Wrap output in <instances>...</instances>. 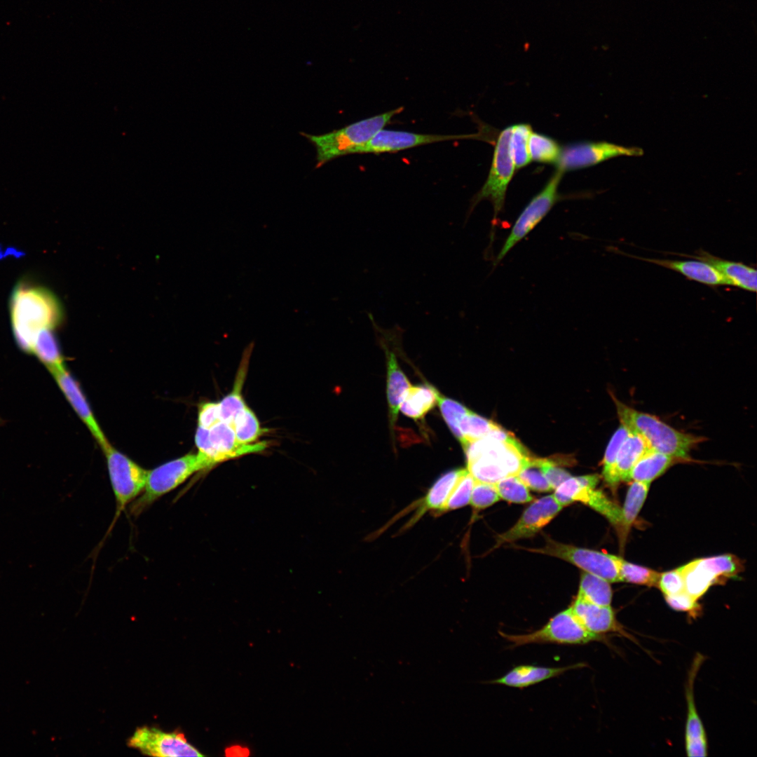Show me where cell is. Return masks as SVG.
I'll return each mask as SVG.
<instances>
[{
	"label": "cell",
	"mask_w": 757,
	"mask_h": 757,
	"mask_svg": "<svg viewBox=\"0 0 757 757\" xmlns=\"http://www.w3.org/2000/svg\"><path fill=\"white\" fill-rule=\"evenodd\" d=\"M626 255L676 271L690 280L710 287L730 285L726 278L714 266L701 260L661 259L639 257L631 254Z\"/></svg>",
	"instance_id": "d6986e66"
},
{
	"label": "cell",
	"mask_w": 757,
	"mask_h": 757,
	"mask_svg": "<svg viewBox=\"0 0 757 757\" xmlns=\"http://www.w3.org/2000/svg\"><path fill=\"white\" fill-rule=\"evenodd\" d=\"M517 475L528 488L534 491L548 492L553 490L540 469L538 458L529 456Z\"/></svg>",
	"instance_id": "ab89813d"
},
{
	"label": "cell",
	"mask_w": 757,
	"mask_h": 757,
	"mask_svg": "<svg viewBox=\"0 0 757 757\" xmlns=\"http://www.w3.org/2000/svg\"><path fill=\"white\" fill-rule=\"evenodd\" d=\"M498 633L514 647L532 643L583 645L605 639L588 632L570 607L556 614L543 627L534 632L524 634H509L501 631Z\"/></svg>",
	"instance_id": "52a82bcc"
},
{
	"label": "cell",
	"mask_w": 757,
	"mask_h": 757,
	"mask_svg": "<svg viewBox=\"0 0 757 757\" xmlns=\"http://www.w3.org/2000/svg\"><path fill=\"white\" fill-rule=\"evenodd\" d=\"M664 597L667 604L675 611L687 612L693 617H695L700 611L697 600L685 591Z\"/></svg>",
	"instance_id": "f6af8a7d"
},
{
	"label": "cell",
	"mask_w": 757,
	"mask_h": 757,
	"mask_svg": "<svg viewBox=\"0 0 757 757\" xmlns=\"http://www.w3.org/2000/svg\"><path fill=\"white\" fill-rule=\"evenodd\" d=\"M657 587L664 596L683 592L684 582L680 568L660 573Z\"/></svg>",
	"instance_id": "ee69618b"
},
{
	"label": "cell",
	"mask_w": 757,
	"mask_h": 757,
	"mask_svg": "<svg viewBox=\"0 0 757 757\" xmlns=\"http://www.w3.org/2000/svg\"><path fill=\"white\" fill-rule=\"evenodd\" d=\"M384 350L387 362L388 418L393 430L397 419L400 403L411 384L400 368L394 353L386 346H384Z\"/></svg>",
	"instance_id": "603a6c76"
},
{
	"label": "cell",
	"mask_w": 757,
	"mask_h": 757,
	"mask_svg": "<svg viewBox=\"0 0 757 757\" xmlns=\"http://www.w3.org/2000/svg\"><path fill=\"white\" fill-rule=\"evenodd\" d=\"M683 578L684 591L698 600L716 580V578L702 563L694 560L679 568Z\"/></svg>",
	"instance_id": "83f0119b"
},
{
	"label": "cell",
	"mask_w": 757,
	"mask_h": 757,
	"mask_svg": "<svg viewBox=\"0 0 757 757\" xmlns=\"http://www.w3.org/2000/svg\"><path fill=\"white\" fill-rule=\"evenodd\" d=\"M649 449L650 448L641 436L630 431L622 444L615 461V475L618 483L628 482L631 470Z\"/></svg>",
	"instance_id": "4316f807"
},
{
	"label": "cell",
	"mask_w": 757,
	"mask_h": 757,
	"mask_svg": "<svg viewBox=\"0 0 757 757\" xmlns=\"http://www.w3.org/2000/svg\"><path fill=\"white\" fill-rule=\"evenodd\" d=\"M500 499L494 484L475 481L470 500V504L474 509L477 510L484 509Z\"/></svg>",
	"instance_id": "7bdbcfd3"
},
{
	"label": "cell",
	"mask_w": 757,
	"mask_h": 757,
	"mask_svg": "<svg viewBox=\"0 0 757 757\" xmlns=\"http://www.w3.org/2000/svg\"><path fill=\"white\" fill-rule=\"evenodd\" d=\"M701 560L716 579L720 577H734L741 568L739 561L732 554L718 555Z\"/></svg>",
	"instance_id": "b9f144b4"
},
{
	"label": "cell",
	"mask_w": 757,
	"mask_h": 757,
	"mask_svg": "<svg viewBox=\"0 0 757 757\" xmlns=\"http://www.w3.org/2000/svg\"><path fill=\"white\" fill-rule=\"evenodd\" d=\"M463 449L468 471L475 481L489 484L517 475L529 457L517 440L501 442L488 436L470 442Z\"/></svg>",
	"instance_id": "3957f363"
},
{
	"label": "cell",
	"mask_w": 757,
	"mask_h": 757,
	"mask_svg": "<svg viewBox=\"0 0 757 757\" xmlns=\"http://www.w3.org/2000/svg\"><path fill=\"white\" fill-rule=\"evenodd\" d=\"M599 476L596 474L571 476L555 489L553 494L563 507L578 501L604 516L614 526L622 528V510L596 486Z\"/></svg>",
	"instance_id": "30bf717a"
},
{
	"label": "cell",
	"mask_w": 757,
	"mask_h": 757,
	"mask_svg": "<svg viewBox=\"0 0 757 757\" xmlns=\"http://www.w3.org/2000/svg\"><path fill=\"white\" fill-rule=\"evenodd\" d=\"M643 151L638 147H625L606 142H586L573 144L561 151L557 162L562 171L580 169L620 156H641Z\"/></svg>",
	"instance_id": "5bb4252c"
},
{
	"label": "cell",
	"mask_w": 757,
	"mask_h": 757,
	"mask_svg": "<svg viewBox=\"0 0 757 757\" xmlns=\"http://www.w3.org/2000/svg\"><path fill=\"white\" fill-rule=\"evenodd\" d=\"M511 135L512 126L503 130L498 135L487 179L472 198L468 212L470 214L481 200H489L494 210L493 224L503 209L507 188L515 169L510 147Z\"/></svg>",
	"instance_id": "ba28073f"
},
{
	"label": "cell",
	"mask_w": 757,
	"mask_h": 757,
	"mask_svg": "<svg viewBox=\"0 0 757 757\" xmlns=\"http://www.w3.org/2000/svg\"><path fill=\"white\" fill-rule=\"evenodd\" d=\"M585 666L586 664L584 663H578L561 667L519 665L514 667L500 678L489 681V683L523 688L557 677L566 671L582 668Z\"/></svg>",
	"instance_id": "7402d4cb"
},
{
	"label": "cell",
	"mask_w": 757,
	"mask_h": 757,
	"mask_svg": "<svg viewBox=\"0 0 757 757\" xmlns=\"http://www.w3.org/2000/svg\"><path fill=\"white\" fill-rule=\"evenodd\" d=\"M531 158L544 163H557L561 149L552 138L532 132L528 139Z\"/></svg>",
	"instance_id": "836d02e7"
},
{
	"label": "cell",
	"mask_w": 757,
	"mask_h": 757,
	"mask_svg": "<svg viewBox=\"0 0 757 757\" xmlns=\"http://www.w3.org/2000/svg\"><path fill=\"white\" fill-rule=\"evenodd\" d=\"M650 483L633 481L622 510V529L627 531L640 512L648 495Z\"/></svg>",
	"instance_id": "f546056e"
},
{
	"label": "cell",
	"mask_w": 757,
	"mask_h": 757,
	"mask_svg": "<svg viewBox=\"0 0 757 757\" xmlns=\"http://www.w3.org/2000/svg\"><path fill=\"white\" fill-rule=\"evenodd\" d=\"M472 135L422 134L407 131L381 129L355 154H383L437 142L468 138Z\"/></svg>",
	"instance_id": "9a60e30c"
},
{
	"label": "cell",
	"mask_w": 757,
	"mask_h": 757,
	"mask_svg": "<svg viewBox=\"0 0 757 757\" xmlns=\"http://www.w3.org/2000/svg\"><path fill=\"white\" fill-rule=\"evenodd\" d=\"M498 425L495 422L488 420L469 411L460 423V430L463 437V448L470 442L485 437L491 430Z\"/></svg>",
	"instance_id": "8d00e7d4"
},
{
	"label": "cell",
	"mask_w": 757,
	"mask_h": 757,
	"mask_svg": "<svg viewBox=\"0 0 757 757\" xmlns=\"http://www.w3.org/2000/svg\"><path fill=\"white\" fill-rule=\"evenodd\" d=\"M709 263L721 273L730 285L755 292L757 288V272L756 268L742 262L723 259L703 250L696 252V255H685Z\"/></svg>",
	"instance_id": "44dd1931"
},
{
	"label": "cell",
	"mask_w": 757,
	"mask_h": 757,
	"mask_svg": "<svg viewBox=\"0 0 757 757\" xmlns=\"http://www.w3.org/2000/svg\"><path fill=\"white\" fill-rule=\"evenodd\" d=\"M402 107L392 109L366 119L358 121L338 130L322 135L300 134L315 148L316 165L324 164L348 154H355L360 146L367 143L379 130L401 113Z\"/></svg>",
	"instance_id": "277c9868"
},
{
	"label": "cell",
	"mask_w": 757,
	"mask_h": 757,
	"mask_svg": "<svg viewBox=\"0 0 757 757\" xmlns=\"http://www.w3.org/2000/svg\"><path fill=\"white\" fill-rule=\"evenodd\" d=\"M532 132L531 125L526 123H519L512 126L510 147L516 168L524 167L531 161L528 150V139Z\"/></svg>",
	"instance_id": "d590c367"
},
{
	"label": "cell",
	"mask_w": 757,
	"mask_h": 757,
	"mask_svg": "<svg viewBox=\"0 0 757 757\" xmlns=\"http://www.w3.org/2000/svg\"><path fill=\"white\" fill-rule=\"evenodd\" d=\"M31 353L36 355L46 367L64 363L57 342L51 329H45L38 334Z\"/></svg>",
	"instance_id": "d6a6232c"
},
{
	"label": "cell",
	"mask_w": 757,
	"mask_h": 757,
	"mask_svg": "<svg viewBox=\"0 0 757 757\" xmlns=\"http://www.w3.org/2000/svg\"><path fill=\"white\" fill-rule=\"evenodd\" d=\"M203 467L198 454H187L147 471L143 491L132 503L130 512L138 515L156 500L176 489Z\"/></svg>",
	"instance_id": "5b68a950"
},
{
	"label": "cell",
	"mask_w": 757,
	"mask_h": 757,
	"mask_svg": "<svg viewBox=\"0 0 757 757\" xmlns=\"http://www.w3.org/2000/svg\"><path fill=\"white\" fill-rule=\"evenodd\" d=\"M612 556L617 566L620 581L657 587L660 573L641 566L631 564L621 557L615 555Z\"/></svg>",
	"instance_id": "1f68e13d"
},
{
	"label": "cell",
	"mask_w": 757,
	"mask_h": 757,
	"mask_svg": "<svg viewBox=\"0 0 757 757\" xmlns=\"http://www.w3.org/2000/svg\"><path fill=\"white\" fill-rule=\"evenodd\" d=\"M561 509L553 494L535 500L524 510L512 528L498 536L495 547L534 536L549 524Z\"/></svg>",
	"instance_id": "2e32d148"
},
{
	"label": "cell",
	"mask_w": 757,
	"mask_h": 757,
	"mask_svg": "<svg viewBox=\"0 0 757 757\" xmlns=\"http://www.w3.org/2000/svg\"><path fill=\"white\" fill-rule=\"evenodd\" d=\"M128 745L144 755L158 757L201 756L179 730L165 732L149 726L137 728Z\"/></svg>",
	"instance_id": "4fadbf2b"
},
{
	"label": "cell",
	"mask_w": 757,
	"mask_h": 757,
	"mask_svg": "<svg viewBox=\"0 0 757 757\" xmlns=\"http://www.w3.org/2000/svg\"><path fill=\"white\" fill-rule=\"evenodd\" d=\"M612 596L608 581L590 573H582L577 597L599 606H611Z\"/></svg>",
	"instance_id": "f1b7e54d"
},
{
	"label": "cell",
	"mask_w": 757,
	"mask_h": 757,
	"mask_svg": "<svg viewBox=\"0 0 757 757\" xmlns=\"http://www.w3.org/2000/svg\"><path fill=\"white\" fill-rule=\"evenodd\" d=\"M9 310L17 343L30 353L38 334L54 329L63 318L62 305L55 294L45 286L27 280H19L14 287Z\"/></svg>",
	"instance_id": "6da1fadb"
},
{
	"label": "cell",
	"mask_w": 757,
	"mask_h": 757,
	"mask_svg": "<svg viewBox=\"0 0 757 757\" xmlns=\"http://www.w3.org/2000/svg\"><path fill=\"white\" fill-rule=\"evenodd\" d=\"M702 660L703 657L702 655H697L695 657L686 687L688 713L685 732V744L694 742L707 741L704 725L696 709L693 693L695 679Z\"/></svg>",
	"instance_id": "d4e9b609"
},
{
	"label": "cell",
	"mask_w": 757,
	"mask_h": 757,
	"mask_svg": "<svg viewBox=\"0 0 757 757\" xmlns=\"http://www.w3.org/2000/svg\"><path fill=\"white\" fill-rule=\"evenodd\" d=\"M678 460L680 459L649 449L631 470L628 482L632 480L650 484Z\"/></svg>",
	"instance_id": "484cf974"
},
{
	"label": "cell",
	"mask_w": 757,
	"mask_h": 757,
	"mask_svg": "<svg viewBox=\"0 0 757 757\" xmlns=\"http://www.w3.org/2000/svg\"><path fill=\"white\" fill-rule=\"evenodd\" d=\"M250 755L247 747L240 745H232L225 749V756L228 757H247Z\"/></svg>",
	"instance_id": "7dc6e473"
},
{
	"label": "cell",
	"mask_w": 757,
	"mask_h": 757,
	"mask_svg": "<svg viewBox=\"0 0 757 757\" xmlns=\"http://www.w3.org/2000/svg\"><path fill=\"white\" fill-rule=\"evenodd\" d=\"M439 395L434 386L428 383L411 386L400 403V410L407 417L421 420L437 404Z\"/></svg>",
	"instance_id": "cb8c5ba5"
},
{
	"label": "cell",
	"mask_w": 757,
	"mask_h": 757,
	"mask_svg": "<svg viewBox=\"0 0 757 757\" xmlns=\"http://www.w3.org/2000/svg\"><path fill=\"white\" fill-rule=\"evenodd\" d=\"M528 550L559 558L609 582H620L612 554L561 543L550 538L544 547Z\"/></svg>",
	"instance_id": "7c38bea8"
},
{
	"label": "cell",
	"mask_w": 757,
	"mask_h": 757,
	"mask_svg": "<svg viewBox=\"0 0 757 757\" xmlns=\"http://www.w3.org/2000/svg\"><path fill=\"white\" fill-rule=\"evenodd\" d=\"M195 441L203 470L226 460L259 452L266 447V442L240 443L233 428L219 419L208 428L198 426Z\"/></svg>",
	"instance_id": "8992f818"
},
{
	"label": "cell",
	"mask_w": 757,
	"mask_h": 757,
	"mask_svg": "<svg viewBox=\"0 0 757 757\" xmlns=\"http://www.w3.org/2000/svg\"><path fill=\"white\" fill-rule=\"evenodd\" d=\"M630 430L620 424L611 438L603 459L602 476L606 483L613 489L618 485L615 475V464L619 449Z\"/></svg>",
	"instance_id": "4dcf8cb0"
},
{
	"label": "cell",
	"mask_w": 757,
	"mask_h": 757,
	"mask_svg": "<svg viewBox=\"0 0 757 757\" xmlns=\"http://www.w3.org/2000/svg\"><path fill=\"white\" fill-rule=\"evenodd\" d=\"M466 468H457L442 474L428 490L425 496L416 503V511L407 527L418 521L428 511L444 512V508L453 489Z\"/></svg>",
	"instance_id": "ffe728a7"
},
{
	"label": "cell",
	"mask_w": 757,
	"mask_h": 757,
	"mask_svg": "<svg viewBox=\"0 0 757 757\" xmlns=\"http://www.w3.org/2000/svg\"><path fill=\"white\" fill-rule=\"evenodd\" d=\"M233 427L238 441L243 444L254 443L265 432L248 407L237 415Z\"/></svg>",
	"instance_id": "e575fe53"
},
{
	"label": "cell",
	"mask_w": 757,
	"mask_h": 757,
	"mask_svg": "<svg viewBox=\"0 0 757 757\" xmlns=\"http://www.w3.org/2000/svg\"><path fill=\"white\" fill-rule=\"evenodd\" d=\"M570 608L581 625L593 634L604 637L605 634L614 633L635 641L617 620L611 606H599L576 597Z\"/></svg>",
	"instance_id": "ac0fdd59"
},
{
	"label": "cell",
	"mask_w": 757,
	"mask_h": 757,
	"mask_svg": "<svg viewBox=\"0 0 757 757\" xmlns=\"http://www.w3.org/2000/svg\"><path fill=\"white\" fill-rule=\"evenodd\" d=\"M562 174L560 170H556L545 187L523 209L496 257L494 265L499 264L515 245L528 236L559 200L558 186Z\"/></svg>",
	"instance_id": "8fae6325"
},
{
	"label": "cell",
	"mask_w": 757,
	"mask_h": 757,
	"mask_svg": "<svg viewBox=\"0 0 757 757\" xmlns=\"http://www.w3.org/2000/svg\"><path fill=\"white\" fill-rule=\"evenodd\" d=\"M475 482L466 469L453 489L444 508V512L463 507L470 504L471 493Z\"/></svg>",
	"instance_id": "60d3db41"
},
{
	"label": "cell",
	"mask_w": 757,
	"mask_h": 757,
	"mask_svg": "<svg viewBox=\"0 0 757 757\" xmlns=\"http://www.w3.org/2000/svg\"><path fill=\"white\" fill-rule=\"evenodd\" d=\"M437 404L442 416L455 437L463 444V437L460 430L462 418L470 411L460 402L439 395Z\"/></svg>",
	"instance_id": "f35d334b"
},
{
	"label": "cell",
	"mask_w": 757,
	"mask_h": 757,
	"mask_svg": "<svg viewBox=\"0 0 757 757\" xmlns=\"http://www.w3.org/2000/svg\"><path fill=\"white\" fill-rule=\"evenodd\" d=\"M538 463L553 490L571 476L566 470L557 466L551 460L538 458Z\"/></svg>",
	"instance_id": "bcb514c9"
},
{
	"label": "cell",
	"mask_w": 757,
	"mask_h": 757,
	"mask_svg": "<svg viewBox=\"0 0 757 757\" xmlns=\"http://www.w3.org/2000/svg\"><path fill=\"white\" fill-rule=\"evenodd\" d=\"M620 424L641 436L650 449L688 460L690 452L706 438L679 431L657 416L638 411L618 400L613 394Z\"/></svg>",
	"instance_id": "7a4b0ae2"
},
{
	"label": "cell",
	"mask_w": 757,
	"mask_h": 757,
	"mask_svg": "<svg viewBox=\"0 0 757 757\" xmlns=\"http://www.w3.org/2000/svg\"><path fill=\"white\" fill-rule=\"evenodd\" d=\"M107 460L111 488L116 500V513L111 526L121 512L143 491L147 470L128 456L115 449L110 444L102 449Z\"/></svg>",
	"instance_id": "9c48e42d"
},
{
	"label": "cell",
	"mask_w": 757,
	"mask_h": 757,
	"mask_svg": "<svg viewBox=\"0 0 757 757\" xmlns=\"http://www.w3.org/2000/svg\"><path fill=\"white\" fill-rule=\"evenodd\" d=\"M47 369L102 449H104L109 443L95 418L78 383L67 370L64 364L49 367Z\"/></svg>",
	"instance_id": "e0dca14e"
},
{
	"label": "cell",
	"mask_w": 757,
	"mask_h": 757,
	"mask_svg": "<svg viewBox=\"0 0 757 757\" xmlns=\"http://www.w3.org/2000/svg\"><path fill=\"white\" fill-rule=\"evenodd\" d=\"M500 499L514 503H525L533 500L528 488L518 475H510L494 484Z\"/></svg>",
	"instance_id": "74e56055"
}]
</instances>
